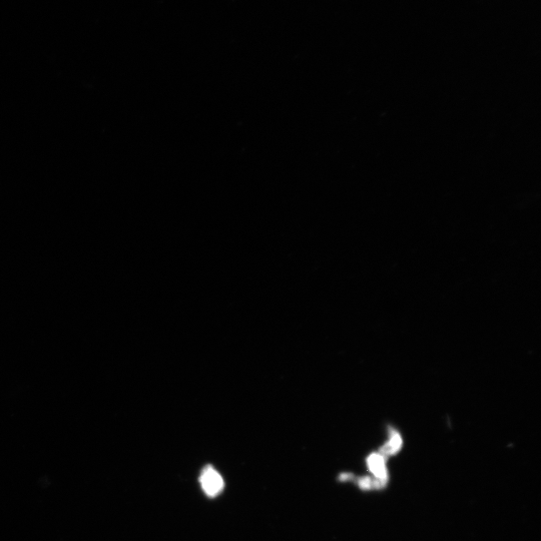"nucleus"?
<instances>
[{
    "instance_id": "4",
    "label": "nucleus",
    "mask_w": 541,
    "mask_h": 541,
    "mask_svg": "<svg viewBox=\"0 0 541 541\" xmlns=\"http://www.w3.org/2000/svg\"><path fill=\"white\" fill-rule=\"evenodd\" d=\"M358 485L364 490L380 489L383 485L377 480L370 477H363L359 479Z\"/></svg>"
},
{
    "instance_id": "3",
    "label": "nucleus",
    "mask_w": 541,
    "mask_h": 541,
    "mask_svg": "<svg viewBox=\"0 0 541 541\" xmlns=\"http://www.w3.org/2000/svg\"><path fill=\"white\" fill-rule=\"evenodd\" d=\"M402 438L400 434L396 431H392L390 434V439L388 442L381 448L380 454L383 456H390L396 454L402 447Z\"/></svg>"
},
{
    "instance_id": "1",
    "label": "nucleus",
    "mask_w": 541,
    "mask_h": 541,
    "mask_svg": "<svg viewBox=\"0 0 541 541\" xmlns=\"http://www.w3.org/2000/svg\"><path fill=\"white\" fill-rule=\"evenodd\" d=\"M200 483L204 493L211 498L220 495L225 487L222 475L212 465L204 467L200 475Z\"/></svg>"
},
{
    "instance_id": "2",
    "label": "nucleus",
    "mask_w": 541,
    "mask_h": 541,
    "mask_svg": "<svg viewBox=\"0 0 541 541\" xmlns=\"http://www.w3.org/2000/svg\"><path fill=\"white\" fill-rule=\"evenodd\" d=\"M367 465L370 471L383 486L388 482V471L385 463V457L380 453H372L367 459Z\"/></svg>"
}]
</instances>
